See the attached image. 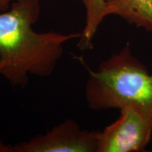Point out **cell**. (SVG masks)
<instances>
[{"mask_svg": "<svg viewBox=\"0 0 152 152\" xmlns=\"http://www.w3.org/2000/svg\"><path fill=\"white\" fill-rule=\"evenodd\" d=\"M39 1H15L0 13V76L13 87H26L30 75H50L61 58L65 44L81 35L35 31L33 26L40 14Z\"/></svg>", "mask_w": 152, "mask_h": 152, "instance_id": "1", "label": "cell"}, {"mask_svg": "<svg viewBox=\"0 0 152 152\" xmlns=\"http://www.w3.org/2000/svg\"><path fill=\"white\" fill-rule=\"evenodd\" d=\"M87 70L85 96L90 109L120 110L134 105L152 112V74L133 55L129 43L103 61L97 70Z\"/></svg>", "mask_w": 152, "mask_h": 152, "instance_id": "2", "label": "cell"}, {"mask_svg": "<svg viewBox=\"0 0 152 152\" xmlns=\"http://www.w3.org/2000/svg\"><path fill=\"white\" fill-rule=\"evenodd\" d=\"M119 111L118 118L99 132L97 152L144 151L152 135V112L134 105Z\"/></svg>", "mask_w": 152, "mask_h": 152, "instance_id": "3", "label": "cell"}, {"mask_svg": "<svg viewBox=\"0 0 152 152\" xmlns=\"http://www.w3.org/2000/svg\"><path fill=\"white\" fill-rule=\"evenodd\" d=\"M99 132L68 119L44 134L15 144V152H97Z\"/></svg>", "mask_w": 152, "mask_h": 152, "instance_id": "4", "label": "cell"}, {"mask_svg": "<svg viewBox=\"0 0 152 152\" xmlns=\"http://www.w3.org/2000/svg\"><path fill=\"white\" fill-rule=\"evenodd\" d=\"M107 14L152 33V0H106Z\"/></svg>", "mask_w": 152, "mask_h": 152, "instance_id": "5", "label": "cell"}, {"mask_svg": "<svg viewBox=\"0 0 152 152\" xmlns=\"http://www.w3.org/2000/svg\"><path fill=\"white\" fill-rule=\"evenodd\" d=\"M86 12L85 25L79 38L77 47L80 50L93 47L92 41L99 27L108 16L106 0H81Z\"/></svg>", "mask_w": 152, "mask_h": 152, "instance_id": "6", "label": "cell"}, {"mask_svg": "<svg viewBox=\"0 0 152 152\" xmlns=\"http://www.w3.org/2000/svg\"><path fill=\"white\" fill-rule=\"evenodd\" d=\"M0 152H15V145L6 144L0 139Z\"/></svg>", "mask_w": 152, "mask_h": 152, "instance_id": "7", "label": "cell"}, {"mask_svg": "<svg viewBox=\"0 0 152 152\" xmlns=\"http://www.w3.org/2000/svg\"><path fill=\"white\" fill-rule=\"evenodd\" d=\"M18 1H22V0H0V12L7 10L13 3Z\"/></svg>", "mask_w": 152, "mask_h": 152, "instance_id": "8", "label": "cell"}]
</instances>
